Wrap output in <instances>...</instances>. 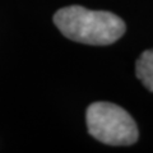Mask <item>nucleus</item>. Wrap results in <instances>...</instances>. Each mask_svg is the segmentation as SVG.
I'll list each match as a JSON object with an SVG mask.
<instances>
[{
    "label": "nucleus",
    "mask_w": 153,
    "mask_h": 153,
    "mask_svg": "<svg viewBox=\"0 0 153 153\" xmlns=\"http://www.w3.org/2000/svg\"><path fill=\"white\" fill-rule=\"evenodd\" d=\"M54 23L66 38L94 46L111 45L126 31L125 22L116 14L89 10L80 5L59 9L54 16Z\"/></svg>",
    "instance_id": "f257e3e1"
},
{
    "label": "nucleus",
    "mask_w": 153,
    "mask_h": 153,
    "mask_svg": "<svg viewBox=\"0 0 153 153\" xmlns=\"http://www.w3.org/2000/svg\"><path fill=\"white\" fill-rule=\"evenodd\" d=\"M137 78L143 85L153 92V49L143 51L135 63Z\"/></svg>",
    "instance_id": "7ed1b4c3"
},
{
    "label": "nucleus",
    "mask_w": 153,
    "mask_h": 153,
    "mask_svg": "<svg viewBox=\"0 0 153 153\" xmlns=\"http://www.w3.org/2000/svg\"><path fill=\"white\" fill-rule=\"evenodd\" d=\"M88 133L108 146H131L139 130L134 119L123 107L111 102H94L85 112Z\"/></svg>",
    "instance_id": "f03ea898"
}]
</instances>
